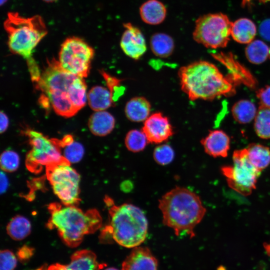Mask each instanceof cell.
I'll return each instance as SVG.
<instances>
[{"instance_id":"11","label":"cell","mask_w":270,"mask_h":270,"mask_svg":"<svg viewBox=\"0 0 270 270\" xmlns=\"http://www.w3.org/2000/svg\"><path fill=\"white\" fill-rule=\"evenodd\" d=\"M46 174L54 194L63 204L76 206L79 202L80 176L70 164L48 166Z\"/></svg>"},{"instance_id":"20","label":"cell","mask_w":270,"mask_h":270,"mask_svg":"<svg viewBox=\"0 0 270 270\" xmlns=\"http://www.w3.org/2000/svg\"><path fill=\"white\" fill-rule=\"evenodd\" d=\"M87 98L90 106L95 112L105 110L114 104L109 90L100 86L92 87L88 93Z\"/></svg>"},{"instance_id":"8","label":"cell","mask_w":270,"mask_h":270,"mask_svg":"<svg viewBox=\"0 0 270 270\" xmlns=\"http://www.w3.org/2000/svg\"><path fill=\"white\" fill-rule=\"evenodd\" d=\"M24 132L31 146L26 160L29 170L37 173L40 172L44 166L46 168L56 164H70L63 156L54 139H50L42 133L30 128H26Z\"/></svg>"},{"instance_id":"2","label":"cell","mask_w":270,"mask_h":270,"mask_svg":"<svg viewBox=\"0 0 270 270\" xmlns=\"http://www.w3.org/2000/svg\"><path fill=\"white\" fill-rule=\"evenodd\" d=\"M178 76L181 90L190 100H212L235 92L233 78L224 76L209 62L198 60L182 66Z\"/></svg>"},{"instance_id":"33","label":"cell","mask_w":270,"mask_h":270,"mask_svg":"<svg viewBox=\"0 0 270 270\" xmlns=\"http://www.w3.org/2000/svg\"><path fill=\"white\" fill-rule=\"evenodd\" d=\"M17 260L15 255L8 250H2L0 254V270H14Z\"/></svg>"},{"instance_id":"35","label":"cell","mask_w":270,"mask_h":270,"mask_svg":"<svg viewBox=\"0 0 270 270\" xmlns=\"http://www.w3.org/2000/svg\"><path fill=\"white\" fill-rule=\"evenodd\" d=\"M259 32L262 38L270 42V19L266 20L260 24Z\"/></svg>"},{"instance_id":"40","label":"cell","mask_w":270,"mask_h":270,"mask_svg":"<svg viewBox=\"0 0 270 270\" xmlns=\"http://www.w3.org/2000/svg\"><path fill=\"white\" fill-rule=\"evenodd\" d=\"M47 268H46V266H42L40 267V268H38L36 270H46Z\"/></svg>"},{"instance_id":"31","label":"cell","mask_w":270,"mask_h":270,"mask_svg":"<svg viewBox=\"0 0 270 270\" xmlns=\"http://www.w3.org/2000/svg\"><path fill=\"white\" fill-rule=\"evenodd\" d=\"M20 159L18 154L10 150L4 151L0 156V167L4 172H14L18 168Z\"/></svg>"},{"instance_id":"18","label":"cell","mask_w":270,"mask_h":270,"mask_svg":"<svg viewBox=\"0 0 270 270\" xmlns=\"http://www.w3.org/2000/svg\"><path fill=\"white\" fill-rule=\"evenodd\" d=\"M150 104L146 98L136 96L126 102L124 113L126 118L132 122H144L150 116Z\"/></svg>"},{"instance_id":"30","label":"cell","mask_w":270,"mask_h":270,"mask_svg":"<svg viewBox=\"0 0 270 270\" xmlns=\"http://www.w3.org/2000/svg\"><path fill=\"white\" fill-rule=\"evenodd\" d=\"M100 73L106 82L107 88L110 91L114 102L117 100L124 94L125 90V88L122 85L123 80L110 74L104 70H100Z\"/></svg>"},{"instance_id":"17","label":"cell","mask_w":270,"mask_h":270,"mask_svg":"<svg viewBox=\"0 0 270 270\" xmlns=\"http://www.w3.org/2000/svg\"><path fill=\"white\" fill-rule=\"evenodd\" d=\"M115 118L110 112L105 110L96 111L90 117L88 126L95 136H104L110 134L114 130Z\"/></svg>"},{"instance_id":"26","label":"cell","mask_w":270,"mask_h":270,"mask_svg":"<svg viewBox=\"0 0 270 270\" xmlns=\"http://www.w3.org/2000/svg\"><path fill=\"white\" fill-rule=\"evenodd\" d=\"M31 228L30 220L26 217L19 215L14 216L8 222L6 232L13 240H21L30 234Z\"/></svg>"},{"instance_id":"36","label":"cell","mask_w":270,"mask_h":270,"mask_svg":"<svg viewBox=\"0 0 270 270\" xmlns=\"http://www.w3.org/2000/svg\"><path fill=\"white\" fill-rule=\"evenodd\" d=\"M33 249L27 246H24L18 252L17 254L19 259L22 261L29 260L33 254Z\"/></svg>"},{"instance_id":"13","label":"cell","mask_w":270,"mask_h":270,"mask_svg":"<svg viewBox=\"0 0 270 270\" xmlns=\"http://www.w3.org/2000/svg\"><path fill=\"white\" fill-rule=\"evenodd\" d=\"M125 30L120 41V46L128 57L139 60L146 50L145 38L140 28L130 22L124 24Z\"/></svg>"},{"instance_id":"38","label":"cell","mask_w":270,"mask_h":270,"mask_svg":"<svg viewBox=\"0 0 270 270\" xmlns=\"http://www.w3.org/2000/svg\"><path fill=\"white\" fill-rule=\"evenodd\" d=\"M8 180L4 172H0V193L5 192L8 188Z\"/></svg>"},{"instance_id":"15","label":"cell","mask_w":270,"mask_h":270,"mask_svg":"<svg viewBox=\"0 0 270 270\" xmlns=\"http://www.w3.org/2000/svg\"><path fill=\"white\" fill-rule=\"evenodd\" d=\"M200 143L204 152L214 157L225 158L230 148V138L228 135L222 130H214L201 140Z\"/></svg>"},{"instance_id":"21","label":"cell","mask_w":270,"mask_h":270,"mask_svg":"<svg viewBox=\"0 0 270 270\" xmlns=\"http://www.w3.org/2000/svg\"><path fill=\"white\" fill-rule=\"evenodd\" d=\"M68 266L72 270H100L103 264L98 262L94 252L88 250L76 251Z\"/></svg>"},{"instance_id":"16","label":"cell","mask_w":270,"mask_h":270,"mask_svg":"<svg viewBox=\"0 0 270 270\" xmlns=\"http://www.w3.org/2000/svg\"><path fill=\"white\" fill-rule=\"evenodd\" d=\"M166 8L158 0H148L140 8L142 20L146 24L157 25L162 23L166 16Z\"/></svg>"},{"instance_id":"28","label":"cell","mask_w":270,"mask_h":270,"mask_svg":"<svg viewBox=\"0 0 270 270\" xmlns=\"http://www.w3.org/2000/svg\"><path fill=\"white\" fill-rule=\"evenodd\" d=\"M254 126L258 137L270 138V108L260 105L254 118Z\"/></svg>"},{"instance_id":"24","label":"cell","mask_w":270,"mask_h":270,"mask_svg":"<svg viewBox=\"0 0 270 270\" xmlns=\"http://www.w3.org/2000/svg\"><path fill=\"white\" fill-rule=\"evenodd\" d=\"M248 156L252 165L262 171L270 164V149L258 144H250L246 148Z\"/></svg>"},{"instance_id":"34","label":"cell","mask_w":270,"mask_h":270,"mask_svg":"<svg viewBox=\"0 0 270 270\" xmlns=\"http://www.w3.org/2000/svg\"><path fill=\"white\" fill-rule=\"evenodd\" d=\"M256 96L260 105L270 108V86L262 87L256 92Z\"/></svg>"},{"instance_id":"25","label":"cell","mask_w":270,"mask_h":270,"mask_svg":"<svg viewBox=\"0 0 270 270\" xmlns=\"http://www.w3.org/2000/svg\"><path fill=\"white\" fill-rule=\"evenodd\" d=\"M257 110L255 104L248 100H240L232 108L234 118L241 124H246L254 120Z\"/></svg>"},{"instance_id":"41","label":"cell","mask_w":270,"mask_h":270,"mask_svg":"<svg viewBox=\"0 0 270 270\" xmlns=\"http://www.w3.org/2000/svg\"><path fill=\"white\" fill-rule=\"evenodd\" d=\"M42 0L46 2H56L57 0Z\"/></svg>"},{"instance_id":"7","label":"cell","mask_w":270,"mask_h":270,"mask_svg":"<svg viewBox=\"0 0 270 270\" xmlns=\"http://www.w3.org/2000/svg\"><path fill=\"white\" fill-rule=\"evenodd\" d=\"M232 22L221 12L200 16L195 22L194 40L207 48L226 47L230 40Z\"/></svg>"},{"instance_id":"6","label":"cell","mask_w":270,"mask_h":270,"mask_svg":"<svg viewBox=\"0 0 270 270\" xmlns=\"http://www.w3.org/2000/svg\"><path fill=\"white\" fill-rule=\"evenodd\" d=\"M108 213L109 223L102 230V238H110L126 248L138 246L145 240L148 222L139 208L130 204H112Z\"/></svg>"},{"instance_id":"27","label":"cell","mask_w":270,"mask_h":270,"mask_svg":"<svg viewBox=\"0 0 270 270\" xmlns=\"http://www.w3.org/2000/svg\"><path fill=\"white\" fill-rule=\"evenodd\" d=\"M269 48L264 42L259 40H254L246 48V56L252 64H261L268 57Z\"/></svg>"},{"instance_id":"1","label":"cell","mask_w":270,"mask_h":270,"mask_svg":"<svg viewBox=\"0 0 270 270\" xmlns=\"http://www.w3.org/2000/svg\"><path fill=\"white\" fill-rule=\"evenodd\" d=\"M36 88L43 93L44 104H50L57 114L66 118L74 116L88 100L84 78L64 70L54 59L48 62Z\"/></svg>"},{"instance_id":"10","label":"cell","mask_w":270,"mask_h":270,"mask_svg":"<svg viewBox=\"0 0 270 270\" xmlns=\"http://www.w3.org/2000/svg\"><path fill=\"white\" fill-rule=\"evenodd\" d=\"M232 160V165L222 167V172L230 188L242 195L248 196L256 188L261 172L249 160L246 148L235 150Z\"/></svg>"},{"instance_id":"32","label":"cell","mask_w":270,"mask_h":270,"mask_svg":"<svg viewBox=\"0 0 270 270\" xmlns=\"http://www.w3.org/2000/svg\"><path fill=\"white\" fill-rule=\"evenodd\" d=\"M174 156L173 148L167 144L159 145L154 150V158L157 164L160 165L164 166L170 164Z\"/></svg>"},{"instance_id":"23","label":"cell","mask_w":270,"mask_h":270,"mask_svg":"<svg viewBox=\"0 0 270 270\" xmlns=\"http://www.w3.org/2000/svg\"><path fill=\"white\" fill-rule=\"evenodd\" d=\"M150 44L152 53L160 58L170 56L174 48V42L172 37L163 32L153 34L150 38Z\"/></svg>"},{"instance_id":"44","label":"cell","mask_w":270,"mask_h":270,"mask_svg":"<svg viewBox=\"0 0 270 270\" xmlns=\"http://www.w3.org/2000/svg\"><path fill=\"white\" fill-rule=\"evenodd\" d=\"M268 57H269V58H270V48H269V54H268Z\"/></svg>"},{"instance_id":"39","label":"cell","mask_w":270,"mask_h":270,"mask_svg":"<svg viewBox=\"0 0 270 270\" xmlns=\"http://www.w3.org/2000/svg\"><path fill=\"white\" fill-rule=\"evenodd\" d=\"M46 270H72L68 265L56 264L50 266Z\"/></svg>"},{"instance_id":"43","label":"cell","mask_w":270,"mask_h":270,"mask_svg":"<svg viewBox=\"0 0 270 270\" xmlns=\"http://www.w3.org/2000/svg\"><path fill=\"white\" fill-rule=\"evenodd\" d=\"M104 270H118L117 268H109L105 269Z\"/></svg>"},{"instance_id":"3","label":"cell","mask_w":270,"mask_h":270,"mask_svg":"<svg viewBox=\"0 0 270 270\" xmlns=\"http://www.w3.org/2000/svg\"><path fill=\"white\" fill-rule=\"evenodd\" d=\"M158 208L164 224L172 228L178 236L185 234L194 236L195 227L206 213L198 196L180 186L166 193L159 200Z\"/></svg>"},{"instance_id":"12","label":"cell","mask_w":270,"mask_h":270,"mask_svg":"<svg viewBox=\"0 0 270 270\" xmlns=\"http://www.w3.org/2000/svg\"><path fill=\"white\" fill-rule=\"evenodd\" d=\"M142 130L148 142L156 144L166 141L174 134L168 118L160 112L150 115L144 122Z\"/></svg>"},{"instance_id":"42","label":"cell","mask_w":270,"mask_h":270,"mask_svg":"<svg viewBox=\"0 0 270 270\" xmlns=\"http://www.w3.org/2000/svg\"><path fill=\"white\" fill-rule=\"evenodd\" d=\"M8 0H0V5L2 6L4 4H5Z\"/></svg>"},{"instance_id":"19","label":"cell","mask_w":270,"mask_h":270,"mask_svg":"<svg viewBox=\"0 0 270 270\" xmlns=\"http://www.w3.org/2000/svg\"><path fill=\"white\" fill-rule=\"evenodd\" d=\"M256 34V26L250 19L240 18L232 22L231 36L238 43H250L254 40Z\"/></svg>"},{"instance_id":"22","label":"cell","mask_w":270,"mask_h":270,"mask_svg":"<svg viewBox=\"0 0 270 270\" xmlns=\"http://www.w3.org/2000/svg\"><path fill=\"white\" fill-rule=\"evenodd\" d=\"M55 140L60 148H63L62 154L70 164L77 163L83 158L84 148L80 143L74 141L72 136L67 135L62 140Z\"/></svg>"},{"instance_id":"9","label":"cell","mask_w":270,"mask_h":270,"mask_svg":"<svg viewBox=\"0 0 270 270\" xmlns=\"http://www.w3.org/2000/svg\"><path fill=\"white\" fill-rule=\"evenodd\" d=\"M94 54L93 48L82 38L68 37L61 44L58 62L66 71L84 78L90 72Z\"/></svg>"},{"instance_id":"14","label":"cell","mask_w":270,"mask_h":270,"mask_svg":"<svg viewBox=\"0 0 270 270\" xmlns=\"http://www.w3.org/2000/svg\"><path fill=\"white\" fill-rule=\"evenodd\" d=\"M156 257L146 247L132 248L122 264V270H158Z\"/></svg>"},{"instance_id":"37","label":"cell","mask_w":270,"mask_h":270,"mask_svg":"<svg viewBox=\"0 0 270 270\" xmlns=\"http://www.w3.org/2000/svg\"><path fill=\"white\" fill-rule=\"evenodd\" d=\"M0 132L2 133L4 132L8 128L9 120L6 114L2 112H0Z\"/></svg>"},{"instance_id":"29","label":"cell","mask_w":270,"mask_h":270,"mask_svg":"<svg viewBox=\"0 0 270 270\" xmlns=\"http://www.w3.org/2000/svg\"><path fill=\"white\" fill-rule=\"evenodd\" d=\"M148 143L146 136L142 130H132L128 132L124 138L126 148L134 152L142 151Z\"/></svg>"},{"instance_id":"5","label":"cell","mask_w":270,"mask_h":270,"mask_svg":"<svg viewBox=\"0 0 270 270\" xmlns=\"http://www.w3.org/2000/svg\"><path fill=\"white\" fill-rule=\"evenodd\" d=\"M50 216L47 224L56 229L63 242L70 247L78 246L85 235L92 234L102 224L100 212L96 209L84 212L76 206L52 204L48 206Z\"/></svg>"},{"instance_id":"4","label":"cell","mask_w":270,"mask_h":270,"mask_svg":"<svg viewBox=\"0 0 270 270\" xmlns=\"http://www.w3.org/2000/svg\"><path fill=\"white\" fill-rule=\"evenodd\" d=\"M8 34V46L10 52L24 58L32 82L40 79L41 72L32 56L34 49L48 34L40 16L26 18L17 12H9L4 23Z\"/></svg>"}]
</instances>
